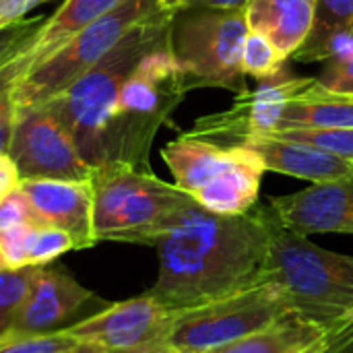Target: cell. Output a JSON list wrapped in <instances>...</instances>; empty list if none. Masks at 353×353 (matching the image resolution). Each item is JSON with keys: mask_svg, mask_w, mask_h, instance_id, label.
Listing matches in <instances>:
<instances>
[{"mask_svg": "<svg viewBox=\"0 0 353 353\" xmlns=\"http://www.w3.org/2000/svg\"><path fill=\"white\" fill-rule=\"evenodd\" d=\"M265 165L261 157L242 145L240 159L225 170L215 182L201 188L192 199L211 213L219 215H240L248 213L259 203L261 182L265 176Z\"/></svg>", "mask_w": 353, "mask_h": 353, "instance_id": "cell-19", "label": "cell"}, {"mask_svg": "<svg viewBox=\"0 0 353 353\" xmlns=\"http://www.w3.org/2000/svg\"><path fill=\"white\" fill-rule=\"evenodd\" d=\"M343 33H353V0H314L312 31L294 58L298 62L327 60L329 43Z\"/></svg>", "mask_w": 353, "mask_h": 353, "instance_id": "cell-22", "label": "cell"}, {"mask_svg": "<svg viewBox=\"0 0 353 353\" xmlns=\"http://www.w3.org/2000/svg\"><path fill=\"white\" fill-rule=\"evenodd\" d=\"M314 81V77H294L283 68L275 77L261 81L254 91L238 93L228 110L199 118L184 134L223 147L242 145L250 137L271 134L277 130L288 103Z\"/></svg>", "mask_w": 353, "mask_h": 353, "instance_id": "cell-11", "label": "cell"}, {"mask_svg": "<svg viewBox=\"0 0 353 353\" xmlns=\"http://www.w3.org/2000/svg\"><path fill=\"white\" fill-rule=\"evenodd\" d=\"M68 250H74V244L66 232L39 221L31 225L27 238V261L31 267H43Z\"/></svg>", "mask_w": 353, "mask_h": 353, "instance_id": "cell-26", "label": "cell"}, {"mask_svg": "<svg viewBox=\"0 0 353 353\" xmlns=\"http://www.w3.org/2000/svg\"><path fill=\"white\" fill-rule=\"evenodd\" d=\"M285 60L288 56L271 39L256 31H248L242 52L244 74H250L256 81L271 79L285 68Z\"/></svg>", "mask_w": 353, "mask_h": 353, "instance_id": "cell-24", "label": "cell"}, {"mask_svg": "<svg viewBox=\"0 0 353 353\" xmlns=\"http://www.w3.org/2000/svg\"><path fill=\"white\" fill-rule=\"evenodd\" d=\"M184 2H186V0H161V4H163L168 10H172V12H178V10L184 6Z\"/></svg>", "mask_w": 353, "mask_h": 353, "instance_id": "cell-36", "label": "cell"}, {"mask_svg": "<svg viewBox=\"0 0 353 353\" xmlns=\"http://www.w3.org/2000/svg\"><path fill=\"white\" fill-rule=\"evenodd\" d=\"M339 331L341 319L323 325L290 312L265 331L213 353H331L337 345Z\"/></svg>", "mask_w": 353, "mask_h": 353, "instance_id": "cell-16", "label": "cell"}, {"mask_svg": "<svg viewBox=\"0 0 353 353\" xmlns=\"http://www.w3.org/2000/svg\"><path fill=\"white\" fill-rule=\"evenodd\" d=\"M182 310H172L151 294L108 304L99 312L64 327L81 343L110 353H168L170 335Z\"/></svg>", "mask_w": 353, "mask_h": 353, "instance_id": "cell-10", "label": "cell"}, {"mask_svg": "<svg viewBox=\"0 0 353 353\" xmlns=\"http://www.w3.org/2000/svg\"><path fill=\"white\" fill-rule=\"evenodd\" d=\"M39 267L0 271V337L10 333Z\"/></svg>", "mask_w": 353, "mask_h": 353, "instance_id": "cell-23", "label": "cell"}, {"mask_svg": "<svg viewBox=\"0 0 353 353\" xmlns=\"http://www.w3.org/2000/svg\"><path fill=\"white\" fill-rule=\"evenodd\" d=\"M172 10H163L139 27H134L116 48H112L95 66L83 72L70 87L52 97V110L64 122L74 139V145L87 165L93 163V155L101 132L105 130L118 91L139 60L157 43L172 35Z\"/></svg>", "mask_w": 353, "mask_h": 353, "instance_id": "cell-4", "label": "cell"}, {"mask_svg": "<svg viewBox=\"0 0 353 353\" xmlns=\"http://www.w3.org/2000/svg\"><path fill=\"white\" fill-rule=\"evenodd\" d=\"M19 184H21V178H19V172H17L14 163L10 161L8 155H2L0 157V201L8 192H12Z\"/></svg>", "mask_w": 353, "mask_h": 353, "instance_id": "cell-34", "label": "cell"}, {"mask_svg": "<svg viewBox=\"0 0 353 353\" xmlns=\"http://www.w3.org/2000/svg\"><path fill=\"white\" fill-rule=\"evenodd\" d=\"M93 225L97 242L153 246L192 203L188 192L159 180L153 172L126 163H105L91 172Z\"/></svg>", "mask_w": 353, "mask_h": 353, "instance_id": "cell-3", "label": "cell"}, {"mask_svg": "<svg viewBox=\"0 0 353 353\" xmlns=\"http://www.w3.org/2000/svg\"><path fill=\"white\" fill-rule=\"evenodd\" d=\"M246 8H182L172 21V50L188 89L221 87L236 95L248 91L242 52L248 35Z\"/></svg>", "mask_w": 353, "mask_h": 353, "instance_id": "cell-6", "label": "cell"}, {"mask_svg": "<svg viewBox=\"0 0 353 353\" xmlns=\"http://www.w3.org/2000/svg\"><path fill=\"white\" fill-rule=\"evenodd\" d=\"M294 128H353V93L331 91L316 79L288 103L277 126V130Z\"/></svg>", "mask_w": 353, "mask_h": 353, "instance_id": "cell-21", "label": "cell"}, {"mask_svg": "<svg viewBox=\"0 0 353 353\" xmlns=\"http://www.w3.org/2000/svg\"><path fill=\"white\" fill-rule=\"evenodd\" d=\"M19 188L27 196L35 219L66 232L74 250L97 244L89 180H21Z\"/></svg>", "mask_w": 353, "mask_h": 353, "instance_id": "cell-14", "label": "cell"}, {"mask_svg": "<svg viewBox=\"0 0 353 353\" xmlns=\"http://www.w3.org/2000/svg\"><path fill=\"white\" fill-rule=\"evenodd\" d=\"M46 17H27L0 31V68L17 58L43 27Z\"/></svg>", "mask_w": 353, "mask_h": 353, "instance_id": "cell-29", "label": "cell"}, {"mask_svg": "<svg viewBox=\"0 0 353 353\" xmlns=\"http://www.w3.org/2000/svg\"><path fill=\"white\" fill-rule=\"evenodd\" d=\"M168 353H201V352H176V350H168Z\"/></svg>", "mask_w": 353, "mask_h": 353, "instance_id": "cell-38", "label": "cell"}, {"mask_svg": "<svg viewBox=\"0 0 353 353\" xmlns=\"http://www.w3.org/2000/svg\"><path fill=\"white\" fill-rule=\"evenodd\" d=\"M269 205L296 234H353V172L294 194L271 196Z\"/></svg>", "mask_w": 353, "mask_h": 353, "instance_id": "cell-13", "label": "cell"}, {"mask_svg": "<svg viewBox=\"0 0 353 353\" xmlns=\"http://www.w3.org/2000/svg\"><path fill=\"white\" fill-rule=\"evenodd\" d=\"M281 139L308 143L327 153L353 161V128H294V130H275Z\"/></svg>", "mask_w": 353, "mask_h": 353, "instance_id": "cell-27", "label": "cell"}, {"mask_svg": "<svg viewBox=\"0 0 353 353\" xmlns=\"http://www.w3.org/2000/svg\"><path fill=\"white\" fill-rule=\"evenodd\" d=\"M168 10L161 0H124L114 10L83 27L46 62L25 72L14 87L17 103H43L95 66L134 27Z\"/></svg>", "mask_w": 353, "mask_h": 353, "instance_id": "cell-7", "label": "cell"}, {"mask_svg": "<svg viewBox=\"0 0 353 353\" xmlns=\"http://www.w3.org/2000/svg\"><path fill=\"white\" fill-rule=\"evenodd\" d=\"M319 81L331 91L353 93V54L327 60V66Z\"/></svg>", "mask_w": 353, "mask_h": 353, "instance_id": "cell-32", "label": "cell"}, {"mask_svg": "<svg viewBox=\"0 0 353 353\" xmlns=\"http://www.w3.org/2000/svg\"><path fill=\"white\" fill-rule=\"evenodd\" d=\"M290 312L294 310L279 288L267 281L232 298L182 310L168 345L176 352L213 353L265 331Z\"/></svg>", "mask_w": 353, "mask_h": 353, "instance_id": "cell-8", "label": "cell"}, {"mask_svg": "<svg viewBox=\"0 0 353 353\" xmlns=\"http://www.w3.org/2000/svg\"><path fill=\"white\" fill-rule=\"evenodd\" d=\"M33 223L29 221L0 232V271L31 267L27 261V238Z\"/></svg>", "mask_w": 353, "mask_h": 353, "instance_id": "cell-30", "label": "cell"}, {"mask_svg": "<svg viewBox=\"0 0 353 353\" xmlns=\"http://www.w3.org/2000/svg\"><path fill=\"white\" fill-rule=\"evenodd\" d=\"M41 2L43 0H0V31L27 19L25 14Z\"/></svg>", "mask_w": 353, "mask_h": 353, "instance_id": "cell-33", "label": "cell"}, {"mask_svg": "<svg viewBox=\"0 0 353 353\" xmlns=\"http://www.w3.org/2000/svg\"><path fill=\"white\" fill-rule=\"evenodd\" d=\"M271 205L219 215L186 207L153 244L159 275L147 292L172 310L201 308L269 281Z\"/></svg>", "mask_w": 353, "mask_h": 353, "instance_id": "cell-1", "label": "cell"}, {"mask_svg": "<svg viewBox=\"0 0 353 353\" xmlns=\"http://www.w3.org/2000/svg\"><path fill=\"white\" fill-rule=\"evenodd\" d=\"M248 0H186L182 8H207V10H238L246 8ZM180 8V10H182Z\"/></svg>", "mask_w": 353, "mask_h": 353, "instance_id": "cell-35", "label": "cell"}, {"mask_svg": "<svg viewBox=\"0 0 353 353\" xmlns=\"http://www.w3.org/2000/svg\"><path fill=\"white\" fill-rule=\"evenodd\" d=\"M188 91L186 74L172 50L170 35L151 48L124 79L91 168L126 163L151 172L149 151L153 139Z\"/></svg>", "mask_w": 353, "mask_h": 353, "instance_id": "cell-2", "label": "cell"}, {"mask_svg": "<svg viewBox=\"0 0 353 353\" xmlns=\"http://www.w3.org/2000/svg\"><path fill=\"white\" fill-rule=\"evenodd\" d=\"M8 157L21 180H91L93 172L50 103H17Z\"/></svg>", "mask_w": 353, "mask_h": 353, "instance_id": "cell-9", "label": "cell"}, {"mask_svg": "<svg viewBox=\"0 0 353 353\" xmlns=\"http://www.w3.org/2000/svg\"><path fill=\"white\" fill-rule=\"evenodd\" d=\"M70 353H110V352H105V350H101V347H97V345L83 343L79 350H74V352H70Z\"/></svg>", "mask_w": 353, "mask_h": 353, "instance_id": "cell-37", "label": "cell"}, {"mask_svg": "<svg viewBox=\"0 0 353 353\" xmlns=\"http://www.w3.org/2000/svg\"><path fill=\"white\" fill-rule=\"evenodd\" d=\"M81 345L64 329L50 333H6L0 337V353H70Z\"/></svg>", "mask_w": 353, "mask_h": 353, "instance_id": "cell-25", "label": "cell"}, {"mask_svg": "<svg viewBox=\"0 0 353 353\" xmlns=\"http://www.w3.org/2000/svg\"><path fill=\"white\" fill-rule=\"evenodd\" d=\"M269 281L304 319L331 325L353 312V256L312 244L277 215L271 225Z\"/></svg>", "mask_w": 353, "mask_h": 353, "instance_id": "cell-5", "label": "cell"}, {"mask_svg": "<svg viewBox=\"0 0 353 353\" xmlns=\"http://www.w3.org/2000/svg\"><path fill=\"white\" fill-rule=\"evenodd\" d=\"M246 23L290 58L312 31L314 0H248Z\"/></svg>", "mask_w": 353, "mask_h": 353, "instance_id": "cell-18", "label": "cell"}, {"mask_svg": "<svg viewBox=\"0 0 353 353\" xmlns=\"http://www.w3.org/2000/svg\"><path fill=\"white\" fill-rule=\"evenodd\" d=\"M23 52L0 68V157L8 155V147H10V137L17 116L14 87L17 81L23 77V60H21Z\"/></svg>", "mask_w": 353, "mask_h": 353, "instance_id": "cell-28", "label": "cell"}, {"mask_svg": "<svg viewBox=\"0 0 353 353\" xmlns=\"http://www.w3.org/2000/svg\"><path fill=\"white\" fill-rule=\"evenodd\" d=\"M240 155L242 145L223 147L186 134L168 143L161 149V157L176 180L174 184L190 196L215 182L225 170H230L240 159Z\"/></svg>", "mask_w": 353, "mask_h": 353, "instance_id": "cell-17", "label": "cell"}, {"mask_svg": "<svg viewBox=\"0 0 353 353\" xmlns=\"http://www.w3.org/2000/svg\"><path fill=\"white\" fill-rule=\"evenodd\" d=\"M124 0H66L50 19H46L43 27L37 31L33 41L25 48L21 56L23 74L46 62L83 27L97 21L105 12L114 10Z\"/></svg>", "mask_w": 353, "mask_h": 353, "instance_id": "cell-20", "label": "cell"}, {"mask_svg": "<svg viewBox=\"0 0 353 353\" xmlns=\"http://www.w3.org/2000/svg\"><path fill=\"white\" fill-rule=\"evenodd\" d=\"M242 145L252 149L265 170L308 180L312 184L343 178L353 172V161L327 153L308 143L281 139L277 134H259L246 139Z\"/></svg>", "mask_w": 353, "mask_h": 353, "instance_id": "cell-15", "label": "cell"}, {"mask_svg": "<svg viewBox=\"0 0 353 353\" xmlns=\"http://www.w3.org/2000/svg\"><path fill=\"white\" fill-rule=\"evenodd\" d=\"M29 221H37V219H35V215L31 211V205H29L27 196L17 186L12 192H8L0 201V232L10 230V228L21 225V223H29Z\"/></svg>", "mask_w": 353, "mask_h": 353, "instance_id": "cell-31", "label": "cell"}, {"mask_svg": "<svg viewBox=\"0 0 353 353\" xmlns=\"http://www.w3.org/2000/svg\"><path fill=\"white\" fill-rule=\"evenodd\" d=\"M108 302L83 288L62 267H39L10 333H50L70 327Z\"/></svg>", "mask_w": 353, "mask_h": 353, "instance_id": "cell-12", "label": "cell"}]
</instances>
